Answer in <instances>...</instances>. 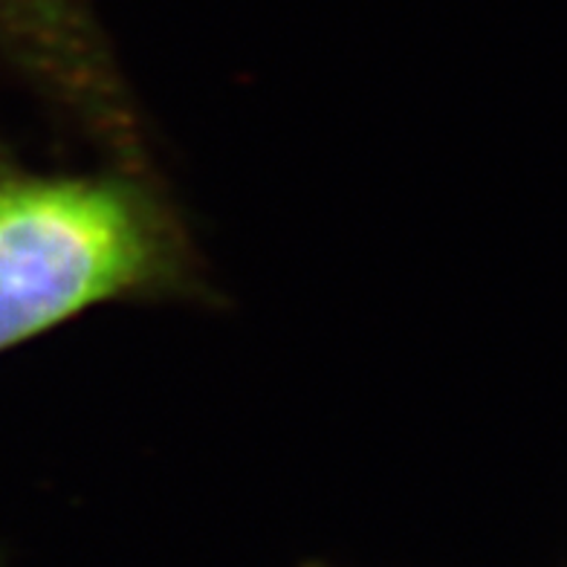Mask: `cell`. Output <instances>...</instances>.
<instances>
[{
  "instance_id": "1",
  "label": "cell",
  "mask_w": 567,
  "mask_h": 567,
  "mask_svg": "<svg viewBox=\"0 0 567 567\" xmlns=\"http://www.w3.org/2000/svg\"><path fill=\"white\" fill-rule=\"evenodd\" d=\"M157 168L44 172L0 140V353L111 305H215Z\"/></svg>"
},
{
  "instance_id": "2",
  "label": "cell",
  "mask_w": 567,
  "mask_h": 567,
  "mask_svg": "<svg viewBox=\"0 0 567 567\" xmlns=\"http://www.w3.org/2000/svg\"><path fill=\"white\" fill-rule=\"evenodd\" d=\"M0 64L102 157L154 168L148 122L93 0H0Z\"/></svg>"
},
{
  "instance_id": "3",
  "label": "cell",
  "mask_w": 567,
  "mask_h": 567,
  "mask_svg": "<svg viewBox=\"0 0 567 567\" xmlns=\"http://www.w3.org/2000/svg\"><path fill=\"white\" fill-rule=\"evenodd\" d=\"M307 567H324V565H307Z\"/></svg>"
}]
</instances>
